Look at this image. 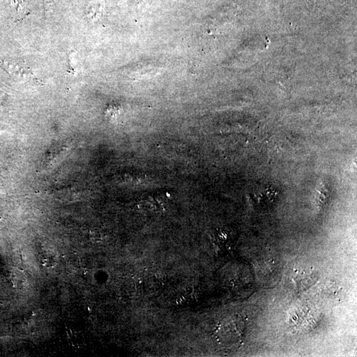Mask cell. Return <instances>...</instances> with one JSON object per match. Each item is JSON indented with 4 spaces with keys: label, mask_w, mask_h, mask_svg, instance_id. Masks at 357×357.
I'll return each instance as SVG.
<instances>
[{
    "label": "cell",
    "mask_w": 357,
    "mask_h": 357,
    "mask_svg": "<svg viewBox=\"0 0 357 357\" xmlns=\"http://www.w3.org/2000/svg\"><path fill=\"white\" fill-rule=\"evenodd\" d=\"M0 68L15 80H31L36 78L35 75L30 68L16 63L13 60L0 59Z\"/></svg>",
    "instance_id": "obj_1"
},
{
    "label": "cell",
    "mask_w": 357,
    "mask_h": 357,
    "mask_svg": "<svg viewBox=\"0 0 357 357\" xmlns=\"http://www.w3.org/2000/svg\"><path fill=\"white\" fill-rule=\"evenodd\" d=\"M295 277L294 278V283L296 286H298L299 288H303L308 289L309 287H310L312 285L314 284L313 277L312 275H313V272L310 271V270H308V271H305V270H302V271H297L295 273Z\"/></svg>",
    "instance_id": "obj_2"
}]
</instances>
